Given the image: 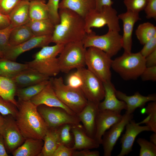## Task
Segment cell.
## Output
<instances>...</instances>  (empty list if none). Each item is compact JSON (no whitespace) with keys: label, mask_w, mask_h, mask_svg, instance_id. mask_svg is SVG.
<instances>
[{"label":"cell","mask_w":156,"mask_h":156,"mask_svg":"<svg viewBox=\"0 0 156 156\" xmlns=\"http://www.w3.org/2000/svg\"><path fill=\"white\" fill-rule=\"evenodd\" d=\"M52 35L34 36L18 45L9 46L3 51V58L15 61L23 53L37 48H42L52 42Z\"/></svg>","instance_id":"4fadbf2b"},{"label":"cell","mask_w":156,"mask_h":156,"mask_svg":"<svg viewBox=\"0 0 156 156\" xmlns=\"http://www.w3.org/2000/svg\"><path fill=\"white\" fill-rule=\"evenodd\" d=\"M147 19H156V0H148L144 10Z\"/></svg>","instance_id":"bcb514c9"},{"label":"cell","mask_w":156,"mask_h":156,"mask_svg":"<svg viewBox=\"0 0 156 156\" xmlns=\"http://www.w3.org/2000/svg\"><path fill=\"white\" fill-rule=\"evenodd\" d=\"M28 68L26 63L22 64L4 58H0V76L12 78Z\"/></svg>","instance_id":"83f0119b"},{"label":"cell","mask_w":156,"mask_h":156,"mask_svg":"<svg viewBox=\"0 0 156 156\" xmlns=\"http://www.w3.org/2000/svg\"><path fill=\"white\" fill-rule=\"evenodd\" d=\"M146 67L156 66V49L145 57Z\"/></svg>","instance_id":"681fc988"},{"label":"cell","mask_w":156,"mask_h":156,"mask_svg":"<svg viewBox=\"0 0 156 156\" xmlns=\"http://www.w3.org/2000/svg\"><path fill=\"white\" fill-rule=\"evenodd\" d=\"M121 113L108 110H100L98 113L94 138L101 144L103 136L105 132L122 118Z\"/></svg>","instance_id":"9a60e30c"},{"label":"cell","mask_w":156,"mask_h":156,"mask_svg":"<svg viewBox=\"0 0 156 156\" xmlns=\"http://www.w3.org/2000/svg\"><path fill=\"white\" fill-rule=\"evenodd\" d=\"M150 141L156 145V133L154 132L150 137Z\"/></svg>","instance_id":"db71d44e"},{"label":"cell","mask_w":156,"mask_h":156,"mask_svg":"<svg viewBox=\"0 0 156 156\" xmlns=\"http://www.w3.org/2000/svg\"><path fill=\"white\" fill-rule=\"evenodd\" d=\"M30 20L49 19L48 11L45 0L30 1L29 7Z\"/></svg>","instance_id":"1f68e13d"},{"label":"cell","mask_w":156,"mask_h":156,"mask_svg":"<svg viewBox=\"0 0 156 156\" xmlns=\"http://www.w3.org/2000/svg\"><path fill=\"white\" fill-rule=\"evenodd\" d=\"M72 125L70 124H65L57 127L60 144L67 146L71 144L72 138L70 131Z\"/></svg>","instance_id":"74e56055"},{"label":"cell","mask_w":156,"mask_h":156,"mask_svg":"<svg viewBox=\"0 0 156 156\" xmlns=\"http://www.w3.org/2000/svg\"><path fill=\"white\" fill-rule=\"evenodd\" d=\"M135 34L140 43L144 45L156 35V27L149 22L143 23L138 26Z\"/></svg>","instance_id":"836d02e7"},{"label":"cell","mask_w":156,"mask_h":156,"mask_svg":"<svg viewBox=\"0 0 156 156\" xmlns=\"http://www.w3.org/2000/svg\"><path fill=\"white\" fill-rule=\"evenodd\" d=\"M23 0L27 1H36V0Z\"/></svg>","instance_id":"680465c9"},{"label":"cell","mask_w":156,"mask_h":156,"mask_svg":"<svg viewBox=\"0 0 156 156\" xmlns=\"http://www.w3.org/2000/svg\"><path fill=\"white\" fill-rule=\"evenodd\" d=\"M5 118L0 113V134L1 131L4 124Z\"/></svg>","instance_id":"11a10c76"},{"label":"cell","mask_w":156,"mask_h":156,"mask_svg":"<svg viewBox=\"0 0 156 156\" xmlns=\"http://www.w3.org/2000/svg\"><path fill=\"white\" fill-rule=\"evenodd\" d=\"M95 8V0H62L59 5V9H69L83 18L88 12Z\"/></svg>","instance_id":"cb8c5ba5"},{"label":"cell","mask_w":156,"mask_h":156,"mask_svg":"<svg viewBox=\"0 0 156 156\" xmlns=\"http://www.w3.org/2000/svg\"><path fill=\"white\" fill-rule=\"evenodd\" d=\"M77 69L81 73L83 79L81 90L88 101L99 104L105 96L103 83L85 67Z\"/></svg>","instance_id":"8fae6325"},{"label":"cell","mask_w":156,"mask_h":156,"mask_svg":"<svg viewBox=\"0 0 156 156\" xmlns=\"http://www.w3.org/2000/svg\"><path fill=\"white\" fill-rule=\"evenodd\" d=\"M86 49L82 41L65 44L58 57L60 72L68 73L73 69L85 67Z\"/></svg>","instance_id":"9c48e42d"},{"label":"cell","mask_w":156,"mask_h":156,"mask_svg":"<svg viewBox=\"0 0 156 156\" xmlns=\"http://www.w3.org/2000/svg\"><path fill=\"white\" fill-rule=\"evenodd\" d=\"M146 113L148 116L140 122L137 123L140 125L145 123L149 127L151 131L156 133V101H152L149 103L145 108Z\"/></svg>","instance_id":"e575fe53"},{"label":"cell","mask_w":156,"mask_h":156,"mask_svg":"<svg viewBox=\"0 0 156 156\" xmlns=\"http://www.w3.org/2000/svg\"><path fill=\"white\" fill-rule=\"evenodd\" d=\"M37 109L49 128H57L67 124L81 125L77 115L70 114L61 108L42 105L37 106Z\"/></svg>","instance_id":"30bf717a"},{"label":"cell","mask_w":156,"mask_h":156,"mask_svg":"<svg viewBox=\"0 0 156 156\" xmlns=\"http://www.w3.org/2000/svg\"><path fill=\"white\" fill-rule=\"evenodd\" d=\"M56 96L61 101L77 115L88 103L81 89L71 88L65 84L62 77L50 78Z\"/></svg>","instance_id":"5b68a950"},{"label":"cell","mask_w":156,"mask_h":156,"mask_svg":"<svg viewBox=\"0 0 156 156\" xmlns=\"http://www.w3.org/2000/svg\"><path fill=\"white\" fill-rule=\"evenodd\" d=\"M71 131L74 139V144L72 148L75 150L96 148L99 147L100 144L86 134L81 125H72Z\"/></svg>","instance_id":"603a6c76"},{"label":"cell","mask_w":156,"mask_h":156,"mask_svg":"<svg viewBox=\"0 0 156 156\" xmlns=\"http://www.w3.org/2000/svg\"><path fill=\"white\" fill-rule=\"evenodd\" d=\"M75 151L72 147L60 144L53 156H73Z\"/></svg>","instance_id":"7dc6e473"},{"label":"cell","mask_w":156,"mask_h":156,"mask_svg":"<svg viewBox=\"0 0 156 156\" xmlns=\"http://www.w3.org/2000/svg\"><path fill=\"white\" fill-rule=\"evenodd\" d=\"M22 0H0V12L9 15L12 10Z\"/></svg>","instance_id":"7bdbcfd3"},{"label":"cell","mask_w":156,"mask_h":156,"mask_svg":"<svg viewBox=\"0 0 156 156\" xmlns=\"http://www.w3.org/2000/svg\"><path fill=\"white\" fill-rule=\"evenodd\" d=\"M18 111L17 106L0 96V113L3 116L11 115L15 118Z\"/></svg>","instance_id":"f35d334b"},{"label":"cell","mask_w":156,"mask_h":156,"mask_svg":"<svg viewBox=\"0 0 156 156\" xmlns=\"http://www.w3.org/2000/svg\"><path fill=\"white\" fill-rule=\"evenodd\" d=\"M43 140V145L39 156H53L60 144L57 128H49Z\"/></svg>","instance_id":"4316f807"},{"label":"cell","mask_w":156,"mask_h":156,"mask_svg":"<svg viewBox=\"0 0 156 156\" xmlns=\"http://www.w3.org/2000/svg\"><path fill=\"white\" fill-rule=\"evenodd\" d=\"M50 78L34 69L29 67L12 79L17 88H23L49 80Z\"/></svg>","instance_id":"7402d4cb"},{"label":"cell","mask_w":156,"mask_h":156,"mask_svg":"<svg viewBox=\"0 0 156 156\" xmlns=\"http://www.w3.org/2000/svg\"><path fill=\"white\" fill-rule=\"evenodd\" d=\"M116 94L118 99L124 101L126 103L127 109L125 113L128 114H132L138 108L143 107L148 102L156 101V95L155 94L144 96L139 92H136L133 95L129 96L120 91L116 90Z\"/></svg>","instance_id":"44dd1931"},{"label":"cell","mask_w":156,"mask_h":156,"mask_svg":"<svg viewBox=\"0 0 156 156\" xmlns=\"http://www.w3.org/2000/svg\"><path fill=\"white\" fill-rule=\"evenodd\" d=\"M100 153L96 151H90L89 149H83L80 151L75 150L73 156H99Z\"/></svg>","instance_id":"c3c4849f"},{"label":"cell","mask_w":156,"mask_h":156,"mask_svg":"<svg viewBox=\"0 0 156 156\" xmlns=\"http://www.w3.org/2000/svg\"><path fill=\"white\" fill-rule=\"evenodd\" d=\"M123 23V34L122 36V48L125 52H131L132 44V34L134 25L140 20L139 13L127 10L118 15Z\"/></svg>","instance_id":"e0dca14e"},{"label":"cell","mask_w":156,"mask_h":156,"mask_svg":"<svg viewBox=\"0 0 156 156\" xmlns=\"http://www.w3.org/2000/svg\"><path fill=\"white\" fill-rule=\"evenodd\" d=\"M105 91L104 100L98 105L100 110H108L119 113L123 109H126L127 105L123 101L117 97L116 90L111 81L103 83Z\"/></svg>","instance_id":"d6986e66"},{"label":"cell","mask_w":156,"mask_h":156,"mask_svg":"<svg viewBox=\"0 0 156 156\" xmlns=\"http://www.w3.org/2000/svg\"><path fill=\"white\" fill-rule=\"evenodd\" d=\"M60 23L55 25L52 42L65 45L81 41L86 33L84 18L74 11L67 8L59 9Z\"/></svg>","instance_id":"7a4b0ae2"},{"label":"cell","mask_w":156,"mask_h":156,"mask_svg":"<svg viewBox=\"0 0 156 156\" xmlns=\"http://www.w3.org/2000/svg\"><path fill=\"white\" fill-rule=\"evenodd\" d=\"M137 142L140 147L139 156H156V145L143 138H138Z\"/></svg>","instance_id":"d590c367"},{"label":"cell","mask_w":156,"mask_h":156,"mask_svg":"<svg viewBox=\"0 0 156 156\" xmlns=\"http://www.w3.org/2000/svg\"><path fill=\"white\" fill-rule=\"evenodd\" d=\"M26 24L35 36L52 35L55 25L49 19L29 20Z\"/></svg>","instance_id":"f1b7e54d"},{"label":"cell","mask_w":156,"mask_h":156,"mask_svg":"<svg viewBox=\"0 0 156 156\" xmlns=\"http://www.w3.org/2000/svg\"><path fill=\"white\" fill-rule=\"evenodd\" d=\"M84 47H94L105 52L111 57L122 48V36L119 32L108 30L105 34L96 35L92 32L86 34L81 41Z\"/></svg>","instance_id":"ba28073f"},{"label":"cell","mask_w":156,"mask_h":156,"mask_svg":"<svg viewBox=\"0 0 156 156\" xmlns=\"http://www.w3.org/2000/svg\"><path fill=\"white\" fill-rule=\"evenodd\" d=\"M146 67L145 58L140 52H124L112 60L111 68L125 80H134L140 77Z\"/></svg>","instance_id":"277c9868"},{"label":"cell","mask_w":156,"mask_h":156,"mask_svg":"<svg viewBox=\"0 0 156 156\" xmlns=\"http://www.w3.org/2000/svg\"><path fill=\"white\" fill-rule=\"evenodd\" d=\"M30 101L37 107L43 105L49 107L61 108L70 114L77 115L64 104L56 96L50 79L48 83L43 90L31 98Z\"/></svg>","instance_id":"2e32d148"},{"label":"cell","mask_w":156,"mask_h":156,"mask_svg":"<svg viewBox=\"0 0 156 156\" xmlns=\"http://www.w3.org/2000/svg\"><path fill=\"white\" fill-rule=\"evenodd\" d=\"M107 53L94 47L86 49L85 58L87 69L98 77L102 82L111 81L110 70L112 60Z\"/></svg>","instance_id":"52a82bcc"},{"label":"cell","mask_w":156,"mask_h":156,"mask_svg":"<svg viewBox=\"0 0 156 156\" xmlns=\"http://www.w3.org/2000/svg\"><path fill=\"white\" fill-rule=\"evenodd\" d=\"M13 28L10 25L5 28L0 29V49L3 52L9 46L10 36Z\"/></svg>","instance_id":"b9f144b4"},{"label":"cell","mask_w":156,"mask_h":156,"mask_svg":"<svg viewBox=\"0 0 156 156\" xmlns=\"http://www.w3.org/2000/svg\"><path fill=\"white\" fill-rule=\"evenodd\" d=\"M34 36L26 24L15 27L12 30L10 36L9 46H13L18 45Z\"/></svg>","instance_id":"f546056e"},{"label":"cell","mask_w":156,"mask_h":156,"mask_svg":"<svg viewBox=\"0 0 156 156\" xmlns=\"http://www.w3.org/2000/svg\"><path fill=\"white\" fill-rule=\"evenodd\" d=\"M29 2L21 0L10 13V25L13 27L25 25L29 21Z\"/></svg>","instance_id":"d4e9b609"},{"label":"cell","mask_w":156,"mask_h":156,"mask_svg":"<svg viewBox=\"0 0 156 156\" xmlns=\"http://www.w3.org/2000/svg\"><path fill=\"white\" fill-rule=\"evenodd\" d=\"M2 135L0 134V156H8Z\"/></svg>","instance_id":"f5cc1de1"},{"label":"cell","mask_w":156,"mask_h":156,"mask_svg":"<svg viewBox=\"0 0 156 156\" xmlns=\"http://www.w3.org/2000/svg\"><path fill=\"white\" fill-rule=\"evenodd\" d=\"M98 105L88 101L87 105L77 115L80 122L83 124L86 134L93 138L96 118L99 111Z\"/></svg>","instance_id":"ffe728a7"},{"label":"cell","mask_w":156,"mask_h":156,"mask_svg":"<svg viewBox=\"0 0 156 156\" xmlns=\"http://www.w3.org/2000/svg\"><path fill=\"white\" fill-rule=\"evenodd\" d=\"M133 118L132 114L125 113L121 119L112 126L103 134L101 144L103 147L104 156H111L112 152L116 142L123 131L126 125Z\"/></svg>","instance_id":"5bb4252c"},{"label":"cell","mask_w":156,"mask_h":156,"mask_svg":"<svg viewBox=\"0 0 156 156\" xmlns=\"http://www.w3.org/2000/svg\"><path fill=\"white\" fill-rule=\"evenodd\" d=\"M140 77L143 81H156V66L146 67Z\"/></svg>","instance_id":"f6af8a7d"},{"label":"cell","mask_w":156,"mask_h":156,"mask_svg":"<svg viewBox=\"0 0 156 156\" xmlns=\"http://www.w3.org/2000/svg\"><path fill=\"white\" fill-rule=\"evenodd\" d=\"M65 45L55 44L52 46H46L34 55L33 60L26 63L29 68L50 77H55L60 72L57 55L61 53Z\"/></svg>","instance_id":"3957f363"},{"label":"cell","mask_w":156,"mask_h":156,"mask_svg":"<svg viewBox=\"0 0 156 156\" xmlns=\"http://www.w3.org/2000/svg\"><path fill=\"white\" fill-rule=\"evenodd\" d=\"M17 87L11 78L0 76V96L9 101L17 107V101L15 99Z\"/></svg>","instance_id":"4dcf8cb0"},{"label":"cell","mask_w":156,"mask_h":156,"mask_svg":"<svg viewBox=\"0 0 156 156\" xmlns=\"http://www.w3.org/2000/svg\"><path fill=\"white\" fill-rule=\"evenodd\" d=\"M140 52L145 58L156 49V35L152 37L144 45Z\"/></svg>","instance_id":"ee69618b"},{"label":"cell","mask_w":156,"mask_h":156,"mask_svg":"<svg viewBox=\"0 0 156 156\" xmlns=\"http://www.w3.org/2000/svg\"><path fill=\"white\" fill-rule=\"evenodd\" d=\"M44 144L43 140L28 138L12 153L14 156H39Z\"/></svg>","instance_id":"484cf974"},{"label":"cell","mask_w":156,"mask_h":156,"mask_svg":"<svg viewBox=\"0 0 156 156\" xmlns=\"http://www.w3.org/2000/svg\"><path fill=\"white\" fill-rule=\"evenodd\" d=\"M148 0H124L127 10L139 13L144 10Z\"/></svg>","instance_id":"60d3db41"},{"label":"cell","mask_w":156,"mask_h":156,"mask_svg":"<svg viewBox=\"0 0 156 156\" xmlns=\"http://www.w3.org/2000/svg\"><path fill=\"white\" fill-rule=\"evenodd\" d=\"M60 0H48L46 3L49 18L54 25L58 24L60 21L59 13Z\"/></svg>","instance_id":"8d00e7d4"},{"label":"cell","mask_w":156,"mask_h":156,"mask_svg":"<svg viewBox=\"0 0 156 156\" xmlns=\"http://www.w3.org/2000/svg\"><path fill=\"white\" fill-rule=\"evenodd\" d=\"M10 25L9 15H5L0 12V29L5 28Z\"/></svg>","instance_id":"f907efd6"},{"label":"cell","mask_w":156,"mask_h":156,"mask_svg":"<svg viewBox=\"0 0 156 156\" xmlns=\"http://www.w3.org/2000/svg\"><path fill=\"white\" fill-rule=\"evenodd\" d=\"M49 80V79L44 81L24 88H17L16 95L17 96L18 100L24 101H30L31 98L43 90L48 83Z\"/></svg>","instance_id":"d6a6232c"},{"label":"cell","mask_w":156,"mask_h":156,"mask_svg":"<svg viewBox=\"0 0 156 156\" xmlns=\"http://www.w3.org/2000/svg\"><path fill=\"white\" fill-rule=\"evenodd\" d=\"M85 28L87 34L93 31L92 28H101L105 25L108 30L119 32L120 28L117 12L112 6H103L99 10L93 9L84 18Z\"/></svg>","instance_id":"8992f818"},{"label":"cell","mask_w":156,"mask_h":156,"mask_svg":"<svg viewBox=\"0 0 156 156\" xmlns=\"http://www.w3.org/2000/svg\"><path fill=\"white\" fill-rule=\"evenodd\" d=\"M18 111L15 118L17 124L25 139L43 140L49 127L37 109L30 101L18 100Z\"/></svg>","instance_id":"6da1fadb"},{"label":"cell","mask_w":156,"mask_h":156,"mask_svg":"<svg viewBox=\"0 0 156 156\" xmlns=\"http://www.w3.org/2000/svg\"><path fill=\"white\" fill-rule=\"evenodd\" d=\"M125 127V132L120 138L122 149L118 156L127 155L132 151L135 139L140 133L145 131H151L148 126H140L132 120L126 125Z\"/></svg>","instance_id":"ac0fdd59"},{"label":"cell","mask_w":156,"mask_h":156,"mask_svg":"<svg viewBox=\"0 0 156 156\" xmlns=\"http://www.w3.org/2000/svg\"><path fill=\"white\" fill-rule=\"evenodd\" d=\"M95 9L96 10H99L105 6H112L114 3L112 0H95Z\"/></svg>","instance_id":"816d5d0a"},{"label":"cell","mask_w":156,"mask_h":156,"mask_svg":"<svg viewBox=\"0 0 156 156\" xmlns=\"http://www.w3.org/2000/svg\"><path fill=\"white\" fill-rule=\"evenodd\" d=\"M146 111V109L145 108H144L143 109H142L141 110V113L142 114H144L145 113Z\"/></svg>","instance_id":"6f0895ef"},{"label":"cell","mask_w":156,"mask_h":156,"mask_svg":"<svg viewBox=\"0 0 156 156\" xmlns=\"http://www.w3.org/2000/svg\"><path fill=\"white\" fill-rule=\"evenodd\" d=\"M66 85L73 88L81 89L83 84V79L78 69L71 73L67 77Z\"/></svg>","instance_id":"ab89813d"},{"label":"cell","mask_w":156,"mask_h":156,"mask_svg":"<svg viewBox=\"0 0 156 156\" xmlns=\"http://www.w3.org/2000/svg\"><path fill=\"white\" fill-rule=\"evenodd\" d=\"M3 52L0 49V58H3Z\"/></svg>","instance_id":"9f6ffc18"},{"label":"cell","mask_w":156,"mask_h":156,"mask_svg":"<svg viewBox=\"0 0 156 156\" xmlns=\"http://www.w3.org/2000/svg\"><path fill=\"white\" fill-rule=\"evenodd\" d=\"M4 117L5 121L0 134L3 136L7 152L12 153L21 146L25 139L17 124L15 118L11 115Z\"/></svg>","instance_id":"7c38bea8"}]
</instances>
